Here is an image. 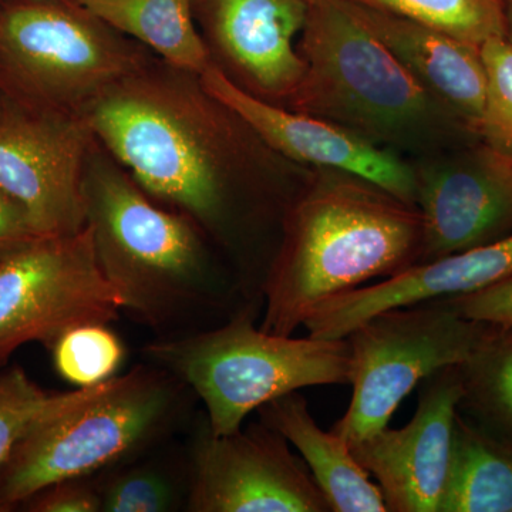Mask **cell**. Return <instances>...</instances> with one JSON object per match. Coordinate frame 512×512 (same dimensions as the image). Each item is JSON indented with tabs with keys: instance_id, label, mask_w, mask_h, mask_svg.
Returning <instances> with one entry per match:
<instances>
[{
	"instance_id": "obj_1",
	"label": "cell",
	"mask_w": 512,
	"mask_h": 512,
	"mask_svg": "<svg viewBox=\"0 0 512 512\" xmlns=\"http://www.w3.org/2000/svg\"><path fill=\"white\" fill-rule=\"evenodd\" d=\"M94 137L150 197L201 228L227 224L238 178L237 117L205 92L200 77L150 64L82 111Z\"/></svg>"
},
{
	"instance_id": "obj_2",
	"label": "cell",
	"mask_w": 512,
	"mask_h": 512,
	"mask_svg": "<svg viewBox=\"0 0 512 512\" xmlns=\"http://www.w3.org/2000/svg\"><path fill=\"white\" fill-rule=\"evenodd\" d=\"M296 198L262 284L261 328L291 336L323 302L420 264L419 208L355 175L322 170Z\"/></svg>"
},
{
	"instance_id": "obj_3",
	"label": "cell",
	"mask_w": 512,
	"mask_h": 512,
	"mask_svg": "<svg viewBox=\"0 0 512 512\" xmlns=\"http://www.w3.org/2000/svg\"><path fill=\"white\" fill-rule=\"evenodd\" d=\"M306 3L298 40L305 70L289 109L338 124L394 153H440L480 138L421 87L349 0Z\"/></svg>"
},
{
	"instance_id": "obj_4",
	"label": "cell",
	"mask_w": 512,
	"mask_h": 512,
	"mask_svg": "<svg viewBox=\"0 0 512 512\" xmlns=\"http://www.w3.org/2000/svg\"><path fill=\"white\" fill-rule=\"evenodd\" d=\"M84 195L97 261L123 312L170 338L195 332L225 302L228 288L192 218L158 207L114 165H87Z\"/></svg>"
},
{
	"instance_id": "obj_5",
	"label": "cell",
	"mask_w": 512,
	"mask_h": 512,
	"mask_svg": "<svg viewBox=\"0 0 512 512\" xmlns=\"http://www.w3.org/2000/svg\"><path fill=\"white\" fill-rule=\"evenodd\" d=\"M187 386L163 367L138 365L93 387L56 393L0 470V512L49 485L133 461L183 416Z\"/></svg>"
},
{
	"instance_id": "obj_6",
	"label": "cell",
	"mask_w": 512,
	"mask_h": 512,
	"mask_svg": "<svg viewBox=\"0 0 512 512\" xmlns=\"http://www.w3.org/2000/svg\"><path fill=\"white\" fill-rule=\"evenodd\" d=\"M255 309L225 325L158 338L144 346L148 363L181 380L205 406L215 436L234 433L265 403L305 387L349 384L348 339L293 338L256 328Z\"/></svg>"
},
{
	"instance_id": "obj_7",
	"label": "cell",
	"mask_w": 512,
	"mask_h": 512,
	"mask_svg": "<svg viewBox=\"0 0 512 512\" xmlns=\"http://www.w3.org/2000/svg\"><path fill=\"white\" fill-rule=\"evenodd\" d=\"M76 0H0V97L82 113L148 63Z\"/></svg>"
},
{
	"instance_id": "obj_8",
	"label": "cell",
	"mask_w": 512,
	"mask_h": 512,
	"mask_svg": "<svg viewBox=\"0 0 512 512\" xmlns=\"http://www.w3.org/2000/svg\"><path fill=\"white\" fill-rule=\"evenodd\" d=\"M487 326L458 315L447 299L387 309L360 323L346 336L352 399L332 431L352 444L389 426L424 379L466 362Z\"/></svg>"
},
{
	"instance_id": "obj_9",
	"label": "cell",
	"mask_w": 512,
	"mask_h": 512,
	"mask_svg": "<svg viewBox=\"0 0 512 512\" xmlns=\"http://www.w3.org/2000/svg\"><path fill=\"white\" fill-rule=\"evenodd\" d=\"M123 312L101 272L90 225L28 242L0 258V367L28 343L47 349L67 330Z\"/></svg>"
},
{
	"instance_id": "obj_10",
	"label": "cell",
	"mask_w": 512,
	"mask_h": 512,
	"mask_svg": "<svg viewBox=\"0 0 512 512\" xmlns=\"http://www.w3.org/2000/svg\"><path fill=\"white\" fill-rule=\"evenodd\" d=\"M94 140L82 113L29 109L0 97V190L40 237L86 227L84 178Z\"/></svg>"
},
{
	"instance_id": "obj_11",
	"label": "cell",
	"mask_w": 512,
	"mask_h": 512,
	"mask_svg": "<svg viewBox=\"0 0 512 512\" xmlns=\"http://www.w3.org/2000/svg\"><path fill=\"white\" fill-rule=\"evenodd\" d=\"M191 512H332L302 457L259 424L215 436L204 420L188 463Z\"/></svg>"
},
{
	"instance_id": "obj_12",
	"label": "cell",
	"mask_w": 512,
	"mask_h": 512,
	"mask_svg": "<svg viewBox=\"0 0 512 512\" xmlns=\"http://www.w3.org/2000/svg\"><path fill=\"white\" fill-rule=\"evenodd\" d=\"M421 259L433 261L512 234V156L483 138L416 165Z\"/></svg>"
},
{
	"instance_id": "obj_13",
	"label": "cell",
	"mask_w": 512,
	"mask_h": 512,
	"mask_svg": "<svg viewBox=\"0 0 512 512\" xmlns=\"http://www.w3.org/2000/svg\"><path fill=\"white\" fill-rule=\"evenodd\" d=\"M205 92L231 111L266 147L296 163L355 175L416 205L414 165L352 131L248 92L217 63L201 74Z\"/></svg>"
},
{
	"instance_id": "obj_14",
	"label": "cell",
	"mask_w": 512,
	"mask_h": 512,
	"mask_svg": "<svg viewBox=\"0 0 512 512\" xmlns=\"http://www.w3.org/2000/svg\"><path fill=\"white\" fill-rule=\"evenodd\" d=\"M463 397L458 366L421 382L413 419L349 444L382 491L387 512H440L446 490L458 404Z\"/></svg>"
},
{
	"instance_id": "obj_15",
	"label": "cell",
	"mask_w": 512,
	"mask_h": 512,
	"mask_svg": "<svg viewBox=\"0 0 512 512\" xmlns=\"http://www.w3.org/2000/svg\"><path fill=\"white\" fill-rule=\"evenodd\" d=\"M511 275L512 234L333 296L312 312L303 328L313 338L343 339L376 313L468 295Z\"/></svg>"
},
{
	"instance_id": "obj_16",
	"label": "cell",
	"mask_w": 512,
	"mask_h": 512,
	"mask_svg": "<svg viewBox=\"0 0 512 512\" xmlns=\"http://www.w3.org/2000/svg\"><path fill=\"white\" fill-rule=\"evenodd\" d=\"M201 12L239 86L268 101H288L305 70L298 40L306 0H201Z\"/></svg>"
},
{
	"instance_id": "obj_17",
	"label": "cell",
	"mask_w": 512,
	"mask_h": 512,
	"mask_svg": "<svg viewBox=\"0 0 512 512\" xmlns=\"http://www.w3.org/2000/svg\"><path fill=\"white\" fill-rule=\"evenodd\" d=\"M352 5L421 87L471 134L480 137L487 93L480 46L414 20Z\"/></svg>"
},
{
	"instance_id": "obj_18",
	"label": "cell",
	"mask_w": 512,
	"mask_h": 512,
	"mask_svg": "<svg viewBox=\"0 0 512 512\" xmlns=\"http://www.w3.org/2000/svg\"><path fill=\"white\" fill-rule=\"evenodd\" d=\"M261 423L296 448L332 512H386L382 491L357 463L349 443L335 431L320 429L305 397L284 394L256 410Z\"/></svg>"
},
{
	"instance_id": "obj_19",
	"label": "cell",
	"mask_w": 512,
	"mask_h": 512,
	"mask_svg": "<svg viewBox=\"0 0 512 512\" xmlns=\"http://www.w3.org/2000/svg\"><path fill=\"white\" fill-rule=\"evenodd\" d=\"M120 35L150 47L174 69L201 76L214 63L198 32L192 0H76Z\"/></svg>"
},
{
	"instance_id": "obj_20",
	"label": "cell",
	"mask_w": 512,
	"mask_h": 512,
	"mask_svg": "<svg viewBox=\"0 0 512 512\" xmlns=\"http://www.w3.org/2000/svg\"><path fill=\"white\" fill-rule=\"evenodd\" d=\"M440 512H512V441L460 410Z\"/></svg>"
},
{
	"instance_id": "obj_21",
	"label": "cell",
	"mask_w": 512,
	"mask_h": 512,
	"mask_svg": "<svg viewBox=\"0 0 512 512\" xmlns=\"http://www.w3.org/2000/svg\"><path fill=\"white\" fill-rule=\"evenodd\" d=\"M458 370L463 383L460 413L495 436L512 440V326L488 325Z\"/></svg>"
},
{
	"instance_id": "obj_22",
	"label": "cell",
	"mask_w": 512,
	"mask_h": 512,
	"mask_svg": "<svg viewBox=\"0 0 512 512\" xmlns=\"http://www.w3.org/2000/svg\"><path fill=\"white\" fill-rule=\"evenodd\" d=\"M355 5L382 10L423 23L480 46L505 39L503 0H349Z\"/></svg>"
},
{
	"instance_id": "obj_23",
	"label": "cell",
	"mask_w": 512,
	"mask_h": 512,
	"mask_svg": "<svg viewBox=\"0 0 512 512\" xmlns=\"http://www.w3.org/2000/svg\"><path fill=\"white\" fill-rule=\"evenodd\" d=\"M106 471L96 481L103 512H171L181 501L187 505L188 477L180 480L157 463L127 461Z\"/></svg>"
},
{
	"instance_id": "obj_24",
	"label": "cell",
	"mask_w": 512,
	"mask_h": 512,
	"mask_svg": "<svg viewBox=\"0 0 512 512\" xmlns=\"http://www.w3.org/2000/svg\"><path fill=\"white\" fill-rule=\"evenodd\" d=\"M52 350L53 365L63 380L76 387H93L116 376L126 348L107 323H87L67 330Z\"/></svg>"
},
{
	"instance_id": "obj_25",
	"label": "cell",
	"mask_w": 512,
	"mask_h": 512,
	"mask_svg": "<svg viewBox=\"0 0 512 512\" xmlns=\"http://www.w3.org/2000/svg\"><path fill=\"white\" fill-rule=\"evenodd\" d=\"M480 50L487 74L480 138L512 156V43L491 39Z\"/></svg>"
},
{
	"instance_id": "obj_26",
	"label": "cell",
	"mask_w": 512,
	"mask_h": 512,
	"mask_svg": "<svg viewBox=\"0 0 512 512\" xmlns=\"http://www.w3.org/2000/svg\"><path fill=\"white\" fill-rule=\"evenodd\" d=\"M55 396L33 382L20 366L0 370V470L30 424Z\"/></svg>"
},
{
	"instance_id": "obj_27",
	"label": "cell",
	"mask_w": 512,
	"mask_h": 512,
	"mask_svg": "<svg viewBox=\"0 0 512 512\" xmlns=\"http://www.w3.org/2000/svg\"><path fill=\"white\" fill-rule=\"evenodd\" d=\"M20 510L30 512H100L96 481L74 478L59 481L30 497Z\"/></svg>"
},
{
	"instance_id": "obj_28",
	"label": "cell",
	"mask_w": 512,
	"mask_h": 512,
	"mask_svg": "<svg viewBox=\"0 0 512 512\" xmlns=\"http://www.w3.org/2000/svg\"><path fill=\"white\" fill-rule=\"evenodd\" d=\"M447 301L463 318L487 325L512 326V275L481 291Z\"/></svg>"
},
{
	"instance_id": "obj_29",
	"label": "cell",
	"mask_w": 512,
	"mask_h": 512,
	"mask_svg": "<svg viewBox=\"0 0 512 512\" xmlns=\"http://www.w3.org/2000/svg\"><path fill=\"white\" fill-rule=\"evenodd\" d=\"M39 237L22 207L0 190V258Z\"/></svg>"
},
{
	"instance_id": "obj_30",
	"label": "cell",
	"mask_w": 512,
	"mask_h": 512,
	"mask_svg": "<svg viewBox=\"0 0 512 512\" xmlns=\"http://www.w3.org/2000/svg\"><path fill=\"white\" fill-rule=\"evenodd\" d=\"M505 18V39L512 43V0H503Z\"/></svg>"
},
{
	"instance_id": "obj_31",
	"label": "cell",
	"mask_w": 512,
	"mask_h": 512,
	"mask_svg": "<svg viewBox=\"0 0 512 512\" xmlns=\"http://www.w3.org/2000/svg\"><path fill=\"white\" fill-rule=\"evenodd\" d=\"M512 441V440H511Z\"/></svg>"
}]
</instances>
